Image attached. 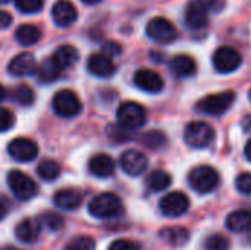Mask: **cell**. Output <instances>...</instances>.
Here are the masks:
<instances>
[{"label": "cell", "instance_id": "cell-1", "mask_svg": "<svg viewBox=\"0 0 251 250\" xmlns=\"http://www.w3.org/2000/svg\"><path fill=\"white\" fill-rule=\"evenodd\" d=\"M88 212L100 220L113 218L122 212V202L113 193H100L88 203Z\"/></svg>", "mask_w": 251, "mask_h": 250}, {"label": "cell", "instance_id": "cell-2", "mask_svg": "<svg viewBox=\"0 0 251 250\" xmlns=\"http://www.w3.org/2000/svg\"><path fill=\"white\" fill-rule=\"evenodd\" d=\"M184 140L193 149H206L215 140V130L204 121H194L185 127Z\"/></svg>", "mask_w": 251, "mask_h": 250}, {"label": "cell", "instance_id": "cell-3", "mask_svg": "<svg viewBox=\"0 0 251 250\" xmlns=\"http://www.w3.org/2000/svg\"><path fill=\"white\" fill-rule=\"evenodd\" d=\"M235 102V93L234 91H222L216 94H209L199 100L197 111L210 116H221L225 112L229 111V108Z\"/></svg>", "mask_w": 251, "mask_h": 250}, {"label": "cell", "instance_id": "cell-4", "mask_svg": "<svg viewBox=\"0 0 251 250\" xmlns=\"http://www.w3.org/2000/svg\"><path fill=\"white\" fill-rule=\"evenodd\" d=\"M121 127L125 130H138L147 121V112L144 106L137 102H125L118 108L116 112Z\"/></svg>", "mask_w": 251, "mask_h": 250}, {"label": "cell", "instance_id": "cell-5", "mask_svg": "<svg viewBox=\"0 0 251 250\" xmlns=\"http://www.w3.org/2000/svg\"><path fill=\"white\" fill-rule=\"evenodd\" d=\"M188 183L196 192L201 194L210 193L219 184V174L209 165H200L190 172Z\"/></svg>", "mask_w": 251, "mask_h": 250}, {"label": "cell", "instance_id": "cell-6", "mask_svg": "<svg viewBox=\"0 0 251 250\" xmlns=\"http://www.w3.org/2000/svg\"><path fill=\"white\" fill-rule=\"evenodd\" d=\"M51 106L54 113L59 115L60 118H74L82 109L79 97L71 90L57 91L51 100Z\"/></svg>", "mask_w": 251, "mask_h": 250}, {"label": "cell", "instance_id": "cell-7", "mask_svg": "<svg viewBox=\"0 0 251 250\" xmlns=\"http://www.w3.org/2000/svg\"><path fill=\"white\" fill-rule=\"evenodd\" d=\"M7 186L18 200H29L37 193V184L32 181V178L16 169L7 174Z\"/></svg>", "mask_w": 251, "mask_h": 250}, {"label": "cell", "instance_id": "cell-8", "mask_svg": "<svg viewBox=\"0 0 251 250\" xmlns=\"http://www.w3.org/2000/svg\"><path fill=\"white\" fill-rule=\"evenodd\" d=\"M243 63L241 55L229 46L219 47L213 55V66L221 74H229L237 71Z\"/></svg>", "mask_w": 251, "mask_h": 250}, {"label": "cell", "instance_id": "cell-9", "mask_svg": "<svg viewBox=\"0 0 251 250\" xmlns=\"http://www.w3.org/2000/svg\"><path fill=\"white\" fill-rule=\"evenodd\" d=\"M159 208L165 217L178 218L187 214V211L190 209V199L182 192H172L166 194L165 197H162Z\"/></svg>", "mask_w": 251, "mask_h": 250}, {"label": "cell", "instance_id": "cell-10", "mask_svg": "<svg viewBox=\"0 0 251 250\" xmlns=\"http://www.w3.org/2000/svg\"><path fill=\"white\" fill-rule=\"evenodd\" d=\"M146 31H147V35H149L151 40H154V41H157V43H163V44L174 41V40L176 38V35H178L175 25H174L169 19H166V18H163V16L153 18V19L147 24Z\"/></svg>", "mask_w": 251, "mask_h": 250}, {"label": "cell", "instance_id": "cell-11", "mask_svg": "<svg viewBox=\"0 0 251 250\" xmlns=\"http://www.w3.org/2000/svg\"><path fill=\"white\" fill-rule=\"evenodd\" d=\"M7 152L10 158L15 159L16 162H31L38 155V146L31 139L18 137L9 143Z\"/></svg>", "mask_w": 251, "mask_h": 250}, {"label": "cell", "instance_id": "cell-12", "mask_svg": "<svg viewBox=\"0 0 251 250\" xmlns=\"http://www.w3.org/2000/svg\"><path fill=\"white\" fill-rule=\"evenodd\" d=\"M119 164L125 174H128L131 177H137V175H141L147 169L149 159L144 153L129 149L121 155Z\"/></svg>", "mask_w": 251, "mask_h": 250}, {"label": "cell", "instance_id": "cell-13", "mask_svg": "<svg viewBox=\"0 0 251 250\" xmlns=\"http://www.w3.org/2000/svg\"><path fill=\"white\" fill-rule=\"evenodd\" d=\"M134 84L146 91V93H151V94H156V93H160L163 90V78L153 69H147V68H143V69H138L134 75Z\"/></svg>", "mask_w": 251, "mask_h": 250}, {"label": "cell", "instance_id": "cell-14", "mask_svg": "<svg viewBox=\"0 0 251 250\" xmlns=\"http://www.w3.org/2000/svg\"><path fill=\"white\" fill-rule=\"evenodd\" d=\"M37 60L32 53L24 52L16 55L7 66V72L13 77H26L31 74H35L37 71Z\"/></svg>", "mask_w": 251, "mask_h": 250}, {"label": "cell", "instance_id": "cell-15", "mask_svg": "<svg viewBox=\"0 0 251 250\" xmlns=\"http://www.w3.org/2000/svg\"><path fill=\"white\" fill-rule=\"evenodd\" d=\"M51 18L57 27L65 28L76 21L78 12L69 0H57L51 7Z\"/></svg>", "mask_w": 251, "mask_h": 250}, {"label": "cell", "instance_id": "cell-16", "mask_svg": "<svg viewBox=\"0 0 251 250\" xmlns=\"http://www.w3.org/2000/svg\"><path fill=\"white\" fill-rule=\"evenodd\" d=\"M88 71L99 77V78H109L115 74V63L112 57H109L104 53H94L88 57L87 62Z\"/></svg>", "mask_w": 251, "mask_h": 250}, {"label": "cell", "instance_id": "cell-17", "mask_svg": "<svg viewBox=\"0 0 251 250\" xmlns=\"http://www.w3.org/2000/svg\"><path fill=\"white\" fill-rule=\"evenodd\" d=\"M88 169L97 178H107V177H110V175L115 174L116 165H115V161L109 155H106V153H97V155H94L90 159Z\"/></svg>", "mask_w": 251, "mask_h": 250}, {"label": "cell", "instance_id": "cell-18", "mask_svg": "<svg viewBox=\"0 0 251 250\" xmlns=\"http://www.w3.org/2000/svg\"><path fill=\"white\" fill-rule=\"evenodd\" d=\"M53 203L56 208L62 211H75L82 203V194L78 190L74 189H63L54 193Z\"/></svg>", "mask_w": 251, "mask_h": 250}, {"label": "cell", "instance_id": "cell-19", "mask_svg": "<svg viewBox=\"0 0 251 250\" xmlns=\"http://www.w3.org/2000/svg\"><path fill=\"white\" fill-rule=\"evenodd\" d=\"M41 233V224L35 218H25L15 228V236L22 243H34Z\"/></svg>", "mask_w": 251, "mask_h": 250}, {"label": "cell", "instance_id": "cell-20", "mask_svg": "<svg viewBox=\"0 0 251 250\" xmlns=\"http://www.w3.org/2000/svg\"><path fill=\"white\" fill-rule=\"evenodd\" d=\"M169 68L172 71V74L178 78H187L196 74L197 71V65L196 60L188 56V55H178L175 57L171 59Z\"/></svg>", "mask_w": 251, "mask_h": 250}, {"label": "cell", "instance_id": "cell-21", "mask_svg": "<svg viewBox=\"0 0 251 250\" xmlns=\"http://www.w3.org/2000/svg\"><path fill=\"white\" fill-rule=\"evenodd\" d=\"M51 59L53 62L63 71L72 65H75L79 59V53L78 50L74 47V46H69V44H63L60 47H57L54 50V53L51 55Z\"/></svg>", "mask_w": 251, "mask_h": 250}, {"label": "cell", "instance_id": "cell-22", "mask_svg": "<svg viewBox=\"0 0 251 250\" xmlns=\"http://www.w3.org/2000/svg\"><path fill=\"white\" fill-rule=\"evenodd\" d=\"M226 228L232 233H246L251 230L250 211H234L226 217Z\"/></svg>", "mask_w": 251, "mask_h": 250}, {"label": "cell", "instance_id": "cell-23", "mask_svg": "<svg viewBox=\"0 0 251 250\" xmlns=\"http://www.w3.org/2000/svg\"><path fill=\"white\" fill-rule=\"evenodd\" d=\"M207 12L197 3L191 1L185 10V24L193 29H201L207 25Z\"/></svg>", "mask_w": 251, "mask_h": 250}, {"label": "cell", "instance_id": "cell-24", "mask_svg": "<svg viewBox=\"0 0 251 250\" xmlns=\"http://www.w3.org/2000/svg\"><path fill=\"white\" fill-rule=\"evenodd\" d=\"M159 236L162 237V240H165L168 245L174 246V248H181L184 245L188 243L190 240V231L184 227H168L163 228Z\"/></svg>", "mask_w": 251, "mask_h": 250}, {"label": "cell", "instance_id": "cell-25", "mask_svg": "<svg viewBox=\"0 0 251 250\" xmlns=\"http://www.w3.org/2000/svg\"><path fill=\"white\" fill-rule=\"evenodd\" d=\"M35 74H37V80L41 84H50V83L56 81L60 77L62 69L53 62L51 57H49V59L43 60V63L40 66H37Z\"/></svg>", "mask_w": 251, "mask_h": 250}, {"label": "cell", "instance_id": "cell-26", "mask_svg": "<svg viewBox=\"0 0 251 250\" xmlns=\"http://www.w3.org/2000/svg\"><path fill=\"white\" fill-rule=\"evenodd\" d=\"M15 38L22 46H32V44L40 41L41 31H40L38 27H35L32 24H24V25L16 28Z\"/></svg>", "mask_w": 251, "mask_h": 250}, {"label": "cell", "instance_id": "cell-27", "mask_svg": "<svg viewBox=\"0 0 251 250\" xmlns=\"http://www.w3.org/2000/svg\"><path fill=\"white\" fill-rule=\"evenodd\" d=\"M171 184H172V177L163 169H156L151 174H149V177L146 178V186L151 192L166 190Z\"/></svg>", "mask_w": 251, "mask_h": 250}, {"label": "cell", "instance_id": "cell-28", "mask_svg": "<svg viewBox=\"0 0 251 250\" xmlns=\"http://www.w3.org/2000/svg\"><path fill=\"white\" fill-rule=\"evenodd\" d=\"M37 175L44 181H54L60 175V167L53 159H46L38 164L37 167Z\"/></svg>", "mask_w": 251, "mask_h": 250}, {"label": "cell", "instance_id": "cell-29", "mask_svg": "<svg viewBox=\"0 0 251 250\" xmlns=\"http://www.w3.org/2000/svg\"><path fill=\"white\" fill-rule=\"evenodd\" d=\"M34 91L26 84H19L12 91V99L21 106H29L34 103Z\"/></svg>", "mask_w": 251, "mask_h": 250}, {"label": "cell", "instance_id": "cell-30", "mask_svg": "<svg viewBox=\"0 0 251 250\" xmlns=\"http://www.w3.org/2000/svg\"><path fill=\"white\" fill-rule=\"evenodd\" d=\"M38 221H40L41 227L44 225V227H47V228L51 230V231L60 230V228L63 227V224H65L63 217H62L60 214H57V212H46V214H43V215L38 218Z\"/></svg>", "mask_w": 251, "mask_h": 250}, {"label": "cell", "instance_id": "cell-31", "mask_svg": "<svg viewBox=\"0 0 251 250\" xmlns=\"http://www.w3.org/2000/svg\"><path fill=\"white\" fill-rule=\"evenodd\" d=\"M94 248H96V243L91 237L78 236L66 245L65 250H94Z\"/></svg>", "mask_w": 251, "mask_h": 250}, {"label": "cell", "instance_id": "cell-32", "mask_svg": "<svg viewBox=\"0 0 251 250\" xmlns=\"http://www.w3.org/2000/svg\"><path fill=\"white\" fill-rule=\"evenodd\" d=\"M44 0H15V6L22 13H37L43 9Z\"/></svg>", "mask_w": 251, "mask_h": 250}, {"label": "cell", "instance_id": "cell-33", "mask_svg": "<svg viewBox=\"0 0 251 250\" xmlns=\"http://www.w3.org/2000/svg\"><path fill=\"white\" fill-rule=\"evenodd\" d=\"M204 248H206V250H228L229 249V242L226 237H224L221 234H213L206 240Z\"/></svg>", "mask_w": 251, "mask_h": 250}, {"label": "cell", "instance_id": "cell-34", "mask_svg": "<svg viewBox=\"0 0 251 250\" xmlns=\"http://www.w3.org/2000/svg\"><path fill=\"white\" fill-rule=\"evenodd\" d=\"M235 187L240 193L243 194H251V174L250 172H243L241 175L237 177L235 180Z\"/></svg>", "mask_w": 251, "mask_h": 250}, {"label": "cell", "instance_id": "cell-35", "mask_svg": "<svg viewBox=\"0 0 251 250\" xmlns=\"http://www.w3.org/2000/svg\"><path fill=\"white\" fill-rule=\"evenodd\" d=\"M144 144L151 149H157L165 144V136L159 131H151L144 136Z\"/></svg>", "mask_w": 251, "mask_h": 250}, {"label": "cell", "instance_id": "cell-36", "mask_svg": "<svg viewBox=\"0 0 251 250\" xmlns=\"http://www.w3.org/2000/svg\"><path fill=\"white\" fill-rule=\"evenodd\" d=\"M194 3H197L200 7H203L206 12H218L222 10V7L225 6V0H193Z\"/></svg>", "mask_w": 251, "mask_h": 250}, {"label": "cell", "instance_id": "cell-37", "mask_svg": "<svg viewBox=\"0 0 251 250\" xmlns=\"http://www.w3.org/2000/svg\"><path fill=\"white\" fill-rule=\"evenodd\" d=\"M13 125V115L6 108H0V133H6Z\"/></svg>", "mask_w": 251, "mask_h": 250}, {"label": "cell", "instance_id": "cell-38", "mask_svg": "<svg viewBox=\"0 0 251 250\" xmlns=\"http://www.w3.org/2000/svg\"><path fill=\"white\" fill-rule=\"evenodd\" d=\"M109 250H140V246L131 240H125V239H121V240H116L113 242Z\"/></svg>", "mask_w": 251, "mask_h": 250}, {"label": "cell", "instance_id": "cell-39", "mask_svg": "<svg viewBox=\"0 0 251 250\" xmlns=\"http://www.w3.org/2000/svg\"><path fill=\"white\" fill-rule=\"evenodd\" d=\"M121 52H122L121 46H119L118 43H115V41H109V43H106L104 47H103V53L107 55L109 57L118 56V55H121Z\"/></svg>", "mask_w": 251, "mask_h": 250}, {"label": "cell", "instance_id": "cell-40", "mask_svg": "<svg viewBox=\"0 0 251 250\" xmlns=\"http://www.w3.org/2000/svg\"><path fill=\"white\" fill-rule=\"evenodd\" d=\"M12 24V15L6 10L0 9V29H4L7 27H10Z\"/></svg>", "mask_w": 251, "mask_h": 250}, {"label": "cell", "instance_id": "cell-41", "mask_svg": "<svg viewBox=\"0 0 251 250\" xmlns=\"http://www.w3.org/2000/svg\"><path fill=\"white\" fill-rule=\"evenodd\" d=\"M7 205H6V202L4 200H1L0 199V221L6 217V214H7Z\"/></svg>", "mask_w": 251, "mask_h": 250}, {"label": "cell", "instance_id": "cell-42", "mask_svg": "<svg viewBox=\"0 0 251 250\" xmlns=\"http://www.w3.org/2000/svg\"><path fill=\"white\" fill-rule=\"evenodd\" d=\"M244 153H246V158L251 162V139L247 141V144L244 147Z\"/></svg>", "mask_w": 251, "mask_h": 250}, {"label": "cell", "instance_id": "cell-43", "mask_svg": "<svg viewBox=\"0 0 251 250\" xmlns=\"http://www.w3.org/2000/svg\"><path fill=\"white\" fill-rule=\"evenodd\" d=\"M4 97H6V90H4V87L0 84V102H1Z\"/></svg>", "mask_w": 251, "mask_h": 250}, {"label": "cell", "instance_id": "cell-44", "mask_svg": "<svg viewBox=\"0 0 251 250\" xmlns=\"http://www.w3.org/2000/svg\"><path fill=\"white\" fill-rule=\"evenodd\" d=\"M81 1H84L85 4H97V3H100L101 0H81Z\"/></svg>", "mask_w": 251, "mask_h": 250}, {"label": "cell", "instance_id": "cell-45", "mask_svg": "<svg viewBox=\"0 0 251 250\" xmlns=\"http://www.w3.org/2000/svg\"><path fill=\"white\" fill-rule=\"evenodd\" d=\"M1 250H19V249H16V248H10V246H7V248H4V249H1Z\"/></svg>", "mask_w": 251, "mask_h": 250}, {"label": "cell", "instance_id": "cell-46", "mask_svg": "<svg viewBox=\"0 0 251 250\" xmlns=\"http://www.w3.org/2000/svg\"><path fill=\"white\" fill-rule=\"evenodd\" d=\"M10 0H0V4H6V3H9Z\"/></svg>", "mask_w": 251, "mask_h": 250}, {"label": "cell", "instance_id": "cell-47", "mask_svg": "<svg viewBox=\"0 0 251 250\" xmlns=\"http://www.w3.org/2000/svg\"><path fill=\"white\" fill-rule=\"evenodd\" d=\"M249 97H250V100H251V88H250V93H249Z\"/></svg>", "mask_w": 251, "mask_h": 250}]
</instances>
